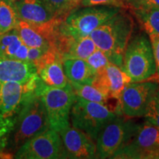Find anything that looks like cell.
Returning a JSON list of instances; mask_svg holds the SVG:
<instances>
[{
    "mask_svg": "<svg viewBox=\"0 0 159 159\" xmlns=\"http://www.w3.org/2000/svg\"><path fill=\"white\" fill-rule=\"evenodd\" d=\"M144 116L146 122L159 128V89L149 103Z\"/></svg>",
    "mask_w": 159,
    "mask_h": 159,
    "instance_id": "23",
    "label": "cell"
},
{
    "mask_svg": "<svg viewBox=\"0 0 159 159\" xmlns=\"http://www.w3.org/2000/svg\"><path fill=\"white\" fill-rule=\"evenodd\" d=\"M56 18L64 19L80 7L81 0H43Z\"/></svg>",
    "mask_w": 159,
    "mask_h": 159,
    "instance_id": "22",
    "label": "cell"
},
{
    "mask_svg": "<svg viewBox=\"0 0 159 159\" xmlns=\"http://www.w3.org/2000/svg\"><path fill=\"white\" fill-rule=\"evenodd\" d=\"M131 82L130 77L122 68L111 63L97 72L91 85L110 98L119 100L126 85Z\"/></svg>",
    "mask_w": 159,
    "mask_h": 159,
    "instance_id": "14",
    "label": "cell"
},
{
    "mask_svg": "<svg viewBox=\"0 0 159 159\" xmlns=\"http://www.w3.org/2000/svg\"><path fill=\"white\" fill-rule=\"evenodd\" d=\"M99 5L115 6L122 9L126 8L125 0H81L80 3V7Z\"/></svg>",
    "mask_w": 159,
    "mask_h": 159,
    "instance_id": "25",
    "label": "cell"
},
{
    "mask_svg": "<svg viewBox=\"0 0 159 159\" xmlns=\"http://www.w3.org/2000/svg\"><path fill=\"white\" fill-rule=\"evenodd\" d=\"M134 28L133 18L122 9L89 35L110 62L122 68L123 55L132 38Z\"/></svg>",
    "mask_w": 159,
    "mask_h": 159,
    "instance_id": "1",
    "label": "cell"
},
{
    "mask_svg": "<svg viewBox=\"0 0 159 159\" xmlns=\"http://www.w3.org/2000/svg\"><path fill=\"white\" fill-rule=\"evenodd\" d=\"M49 129L47 113L41 97L36 93H26L15 127L6 147V154L14 156L26 142ZM9 158V157H8Z\"/></svg>",
    "mask_w": 159,
    "mask_h": 159,
    "instance_id": "2",
    "label": "cell"
},
{
    "mask_svg": "<svg viewBox=\"0 0 159 159\" xmlns=\"http://www.w3.org/2000/svg\"><path fill=\"white\" fill-rule=\"evenodd\" d=\"M148 36L152 47L156 68V75L151 79V80H154L155 82L159 83V35H150Z\"/></svg>",
    "mask_w": 159,
    "mask_h": 159,
    "instance_id": "26",
    "label": "cell"
},
{
    "mask_svg": "<svg viewBox=\"0 0 159 159\" xmlns=\"http://www.w3.org/2000/svg\"><path fill=\"white\" fill-rule=\"evenodd\" d=\"M29 47H27L25 43H22L19 49L16 51L13 57V60L21 61H27V54H28Z\"/></svg>",
    "mask_w": 159,
    "mask_h": 159,
    "instance_id": "29",
    "label": "cell"
},
{
    "mask_svg": "<svg viewBox=\"0 0 159 159\" xmlns=\"http://www.w3.org/2000/svg\"><path fill=\"white\" fill-rule=\"evenodd\" d=\"M13 156L19 159L66 158L59 133L50 128L26 142Z\"/></svg>",
    "mask_w": 159,
    "mask_h": 159,
    "instance_id": "10",
    "label": "cell"
},
{
    "mask_svg": "<svg viewBox=\"0 0 159 159\" xmlns=\"http://www.w3.org/2000/svg\"><path fill=\"white\" fill-rule=\"evenodd\" d=\"M63 66L67 79L71 82L91 85L97 75V71L83 59H64Z\"/></svg>",
    "mask_w": 159,
    "mask_h": 159,
    "instance_id": "17",
    "label": "cell"
},
{
    "mask_svg": "<svg viewBox=\"0 0 159 159\" xmlns=\"http://www.w3.org/2000/svg\"><path fill=\"white\" fill-rule=\"evenodd\" d=\"M66 158H96V144L84 132L69 126L59 132Z\"/></svg>",
    "mask_w": 159,
    "mask_h": 159,
    "instance_id": "12",
    "label": "cell"
},
{
    "mask_svg": "<svg viewBox=\"0 0 159 159\" xmlns=\"http://www.w3.org/2000/svg\"><path fill=\"white\" fill-rule=\"evenodd\" d=\"M37 73L34 63L0 57V83H27Z\"/></svg>",
    "mask_w": 159,
    "mask_h": 159,
    "instance_id": "16",
    "label": "cell"
},
{
    "mask_svg": "<svg viewBox=\"0 0 159 159\" xmlns=\"http://www.w3.org/2000/svg\"><path fill=\"white\" fill-rule=\"evenodd\" d=\"M41 97L48 116L49 128L59 133L70 126V111L76 95L69 81L64 88H54L41 84L36 91Z\"/></svg>",
    "mask_w": 159,
    "mask_h": 159,
    "instance_id": "5",
    "label": "cell"
},
{
    "mask_svg": "<svg viewBox=\"0 0 159 159\" xmlns=\"http://www.w3.org/2000/svg\"><path fill=\"white\" fill-rule=\"evenodd\" d=\"M10 2H15V1H17V0H9Z\"/></svg>",
    "mask_w": 159,
    "mask_h": 159,
    "instance_id": "30",
    "label": "cell"
},
{
    "mask_svg": "<svg viewBox=\"0 0 159 159\" xmlns=\"http://www.w3.org/2000/svg\"><path fill=\"white\" fill-rule=\"evenodd\" d=\"M26 94L24 84L0 83V156H2Z\"/></svg>",
    "mask_w": 159,
    "mask_h": 159,
    "instance_id": "8",
    "label": "cell"
},
{
    "mask_svg": "<svg viewBox=\"0 0 159 159\" xmlns=\"http://www.w3.org/2000/svg\"><path fill=\"white\" fill-rule=\"evenodd\" d=\"M114 159H159V128L145 122L134 136L117 151Z\"/></svg>",
    "mask_w": 159,
    "mask_h": 159,
    "instance_id": "9",
    "label": "cell"
},
{
    "mask_svg": "<svg viewBox=\"0 0 159 159\" xmlns=\"http://www.w3.org/2000/svg\"><path fill=\"white\" fill-rule=\"evenodd\" d=\"M130 11L147 34L159 35V8L134 9Z\"/></svg>",
    "mask_w": 159,
    "mask_h": 159,
    "instance_id": "19",
    "label": "cell"
},
{
    "mask_svg": "<svg viewBox=\"0 0 159 159\" xmlns=\"http://www.w3.org/2000/svg\"><path fill=\"white\" fill-rule=\"evenodd\" d=\"M68 81L77 97L90 102L108 105V99L110 97L103 94L92 85L82 84V83Z\"/></svg>",
    "mask_w": 159,
    "mask_h": 159,
    "instance_id": "20",
    "label": "cell"
},
{
    "mask_svg": "<svg viewBox=\"0 0 159 159\" xmlns=\"http://www.w3.org/2000/svg\"><path fill=\"white\" fill-rule=\"evenodd\" d=\"M119 114L116 107L90 102L76 96L70 111V125L84 132L96 142L101 129L111 119Z\"/></svg>",
    "mask_w": 159,
    "mask_h": 159,
    "instance_id": "3",
    "label": "cell"
},
{
    "mask_svg": "<svg viewBox=\"0 0 159 159\" xmlns=\"http://www.w3.org/2000/svg\"><path fill=\"white\" fill-rule=\"evenodd\" d=\"M47 49H43L40 48H33L30 47L28 49V54H27V61L35 63L37 61H39L40 57L42 56L45 51Z\"/></svg>",
    "mask_w": 159,
    "mask_h": 159,
    "instance_id": "28",
    "label": "cell"
},
{
    "mask_svg": "<svg viewBox=\"0 0 159 159\" xmlns=\"http://www.w3.org/2000/svg\"><path fill=\"white\" fill-rule=\"evenodd\" d=\"M37 74L46 85L64 88L68 83L63 66V58L51 47L35 63Z\"/></svg>",
    "mask_w": 159,
    "mask_h": 159,
    "instance_id": "13",
    "label": "cell"
},
{
    "mask_svg": "<svg viewBox=\"0 0 159 159\" xmlns=\"http://www.w3.org/2000/svg\"><path fill=\"white\" fill-rule=\"evenodd\" d=\"M97 72L102 70L109 63H111L104 52L97 48L94 52L85 60Z\"/></svg>",
    "mask_w": 159,
    "mask_h": 159,
    "instance_id": "24",
    "label": "cell"
},
{
    "mask_svg": "<svg viewBox=\"0 0 159 159\" xmlns=\"http://www.w3.org/2000/svg\"><path fill=\"white\" fill-rule=\"evenodd\" d=\"M139 124L117 115L102 127L97 136L96 158H111L130 140Z\"/></svg>",
    "mask_w": 159,
    "mask_h": 159,
    "instance_id": "7",
    "label": "cell"
},
{
    "mask_svg": "<svg viewBox=\"0 0 159 159\" xmlns=\"http://www.w3.org/2000/svg\"><path fill=\"white\" fill-rule=\"evenodd\" d=\"M72 11L67 16L60 26L64 34L74 38L89 35L122 8L115 6L99 5L82 7Z\"/></svg>",
    "mask_w": 159,
    "mask_h": 159,
    "instance_id": "6",
    "label": "cell"
},
{
    "mask_svg": "<svg viewBox=\"0 0 159 159\" xmlns=\"http://www.w3.org/2000/svg\"><path fill=\"white\" fill-rule=\"evenodd\" d=\"M18 19L9 0H0V35L15 28Z\"/></svg>",
    "mask_w": 159,
    "mask_h": 159,
    "instance_id": "21",
    "label": "cell"
},
{
    "mask_svg": "<svg viewBox=\"0 0 159 159\" xmlns=\"http://www.w3.org/2000/svg\"><path fill=\"white\" fill-rule=\"evenodd\" d=\"M22 42L29 48L48 49L50 46L47 40L37 32L32 26L22 20H18L15 27Z\"/></svg>",
    "mask_w": 159,
    "mask_h": 159,
    "instance_id": "18",
    "label": "cell"
},
{
    "mask_svg": "<svg viewBox=\"0 0 159 159\" xmlns=\"http://www.w3.org/2000/svg\"><path fill=\"white\" fill-rule=\"evenodd\" d=\"M159 89L155 81L131 82L126 85L119 99L117 108L126 116H144L150 100Z\"/></svg>",
    "mask_w": 159,
    "mask_h": 159,
    "instance_id": "11",
    "label": "cell"
},
{
    "mask_svg": "<svg viewBox=\"0 0 159 159\" xmlns=\"http://www.w3.org/2000/svg\"><path fill=\"white\" fill-rule=\"evenodd\" d=\"M126 9L159 8V0H125Z\"/></svg>",
    "mask_w": 159,
    "mask_h": 159,
    "instance_id": "27",
    "label": "cell"
},
{
    "mask_svg": "<svg viewBox=\"0 0 159 159\" xmlns=\"http://www.w3.org/2000/svg\"><path fill=\"white\" fill-rule=\"evenodd\" d=\"M11 3L18 19L31 25H41L56 18L43 0H17Z\"/></svg>",
    "mask_w": 159,
    "mask_h": 159,
    "instance_id": "15",
    "label": "cell"
},
{
    "mask_svg": "<svg viewBox=\"0 0 159 159\" xmlns=\"http://www.w3.org/2000/svg\"><path fill=\"white\" fill-rule=\"evenodd\" d=\"M122 69L132 82L147 81L155 76L156 63L150 39L146 35L131 38L123 55Z\"/></svg>",
    "mask_w": 159,
    "mask_h": 159,
    "instance_id": "4",
    "label": "cell"
}]
</instances>
